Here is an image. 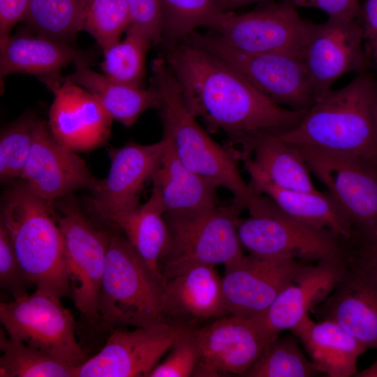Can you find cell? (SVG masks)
Instances as JSON below:
<instances>
[{
	"instance_id": "cell-29",
	"label": "cell",
	"mask_w": 377,
	"mask_h": 377,
	"mask_svg": "<svg viewBox=\"0 0 377 377\" xmlns=\"http://www.w3.org/2000/svg\"><path fill=\"white\" fill-rule=\"evenodd\" d=\"M164 213L158 195L151 190L145 203L117 217L112 223L124 231L142 260L161 276L159 265L169 242Z\"/></svg>"
},
{
	"instance_id": "cell-25",
	"label": "cell",
	"mask_w": 377,
	"mask_h": 377,
	"mask_svg": "<svg viewBox=\"0 0 377 377\" xmlns=\"http://www.w3.org/2000/svg\"><path fill=\"white\" fill-rule=\"evenodd\" d=\"M290 330L302 342L317 371L329 377L354 376L358 357L367 350L335 322H315L309 314Z\"/></svg>"
},
{
	"instance_id": "cell-37",
	"label": "cell",
	"mask_w": 377,
	"mask_h": 377,
	"mask_svg": "<svg viewBox=\"0 0 377 377\" xmlns=\"http://www.w3.org/2000/svg\"><path fill=\"white\" fill-rule=\"evenodd\" d=\"M170 350L166 358L156 365L149 377L193 376L198 350L192 332L182 330Z\"/></svg>"
},
{
	"instance_id": "cell-27",
	"label": "cell",
	"mask_w": 377,
	"mask_h": 377,
	"mask_svg": "<svg viewBox=\"0 0 377 377\" xmlns=\"http://www.w3.org/2000/svg\"><path fill=\"white\" fill-rule=\"evenodd\" d=\"M91 59L76 60L68 80L91 94L113 120L133 125L145 110L159 109L161 94L151 81L148 88L135 87L111 79L90 68Z\"/></svg>"
},
{
	"instance_id": "cell-31",
	"label": "cell",
	"mask_w": 377,
	"mask_h": 377,
	"mask_svg": "<svg viewBox=\"0 0 377 377\" xmlns=\"http://www.w3.org/2000/svg\"><path fill=\"white\" fill-rule=\"evenodd\" d=\"M164 20L161 42L167 47L200 27L212 29L224 13L218 0H158Z\"/></svg>"
},
{
	"instance_id": "cell-21",
	"label": "cell",
	"mask_w": 377,
	"mask_h": 377,
	"mask_svg": "<svg viewBox=\"0 0 377 377\" xmlns=\"http://www.w3.org/2000/svg\"><path fill=\"white\" fill-rule=\"evenodd\" d=\"M343 258L346 266L340 280L313 312L320 320L337 323L367 349H377V276Z\"/></svg>"
},
{
	"instance_id": "cell-46",
	"label": "cell",
	"mask_w": 377,
	"mask_h": 377,
	"mask_svg": "<svg viewBox=\"0 0 377 377\" xmlns=\"http://www.w3.org/2000/svg\"><path fill=\"white\" fill-rule=\"evenodd\" d=\"M376 119H377V107H376Z\"/></svg>"
},
{
	"instance_id": "cell-33",
	"label": "cell",
	"mask_w": 377,
	"mask_h": 377,
	"mask_svg": "<svg viewBox=\"0 0 377 377\" xmlns=\"http://www.w3.org/2000/svg\"><path fill=\"white\" fill-rule=\"evenodd\" d=\"M84 0H30L23 20L37 34L68 43L80 29Z\"/></svg>"
},
{
	"instance_id": "cell-45",
	"label": "cell",
	"mask_w": 377,
	"mask_h": 377,
	"mask_svg": "<svg viewBox=\"0 0 377 377\" xmlns=\"http://www.w3.org/2000/svg\"><path fill=\"white\" fill-rule=\"evenodd\" d=\"M355 377H377V359L367 369L357 371L354 375Z\"/></svg>"
},
{
	"instance_id": "cell-3",
	"label": "cell",
	"mask_w": 377,
	"mask_h": 377,
	"mask_svg": "<svg viewBox=\"0 0 377 377\" xmlns=\"http://www.w3.org/2000/svg\"><path fill=\"white\" fill-rule=\"evenodd\" d=\"M52 205L23 182L4 195L0 222L29 283L61 298L71 292L63 236Z\"/></svg>"
},
{
	"instance_id": "cell-8",
	"label": "cell",
	"mask_w": 377,
	"mask_h": 377,
	"mask_svg": "<svg viewBox=\"0 0 377 377\" xmlns=\"http://www.w3.org/2000/svg\"><path fill=\"white\" fill-rule=\"evenodd\" d=\"M184 40L223 60L278 105L295 110H307L316 102L302 54L244 53L230 47L212 31H195Z\"/></svg>"
},
{
	"instance_id": "cell-17",
	"label": "cell",
	"mask_w": 377,
	"mask_h": 377,
	"mask_svg": "<svg viewBox=\"0 0 377 377\" xmlns=\"http://www.w3.org/2000/svg\"><path fill=\"white\" fill-rule=\"evenodd\" d=\"M21 179L36 195L52 202L75 190L95 191L102 183L75 151L54 138L43 120H39Z\"/></svg>"
},
{
	"instance_id": "cell-26",
	"label": "cell",
	"mask_w": 377,
	"mask_h": 377,
	"mask_svg": "<svg viewBox=\"0 0 377 377\" xmlns=\"http://www.w3.org/2000/svg\"><path fill=\"white\" fill-rule=\"evenodd\" d=\"M151 180V190L158 194L165 213L201 212L219 204L216 191L220 186L186 168L169 140Z\"/></svg>"
},
{
	"instance_id": "cell-18",
	"label": "cell",
	"mask_w": 377,
	"mask_h": 377,
	"mask_svg": "<svg viewBox=\"0 0 377 377\" xmlns=\"http://www.w3.org/2000/svg\"><path fill=\"white\" fill-rule=\"evenodd\" d=\"M168 140L142 145L133 141L110 152L111 165L108 177L93 191L91 207L103 219L113 223L119 216L140 205L145 182L156 171Z\"/></svg>"
},
{
	"instance_id": "cell-6",
	"label": "cell",
	"mask_w": 377,
	"mask_h": 377,
	"mask_svg": "<svg viewBox=\"0 0 377 377\" xmlns=\"http://www.w3.org/2000/svg\"><path fill=\"white\" fill-rule=\"evenodd\" d=\"M245 209L233 198L201 212L165 213L169 242L159 265L164 278L198 265H225L243 256L237 225Z\"/></svg>"
},
{
	"instance_id": "cell-40",
	"label": "cell",
	"mask_w": 377,
	"mask_h": 377,
	"mask_svg": "<svg viewBox=\"0 0 377 377\" xmlns=\"http://www.w3.org/2000/svg\"><path fill=\"white\" fill-rule=\"evenodd\" d=\"M343 256L377 276V231L367 236L344 239Z\"/></svg>"
},
{
	"instance_id": "cell-16",
	"label": "cell",
	"mask_w": 377,
	"mask_h": 377,
	"mask_svg": "<svg viewBox=\"0 0 377 377\" xmlns=\"http://www.w3.org/2000/svg\"><path fill=\"white\" fill-rule=\"evenodd\" d=\"M192 333L198 350L193 376H242L269 342L253 318L229 315Z\"/></svg>"
},
{
	"instance_id": "cell-4",
	"label": "cell",
	"mask_w": 377,
	"mask_h": 377,
	"mask_svg": "<svg viewBox=\"0 0 377 377\" xmlns=\"http://www.w3.org/2000/svg\"><path fill=\"white\" fill-rule=\"evenodd\" d=\"M151 70V81L161 97L163 136L170 140L178 158L191 170L230 191L246 208L253 191L240 173L237 150L217 143L199 125L186 106L179 84L165 59H154Z\"/></svg>"
},
{
	"instance_id": "cell-1",
	"label": "cell",
	"mask_w": 377,
	"mask_h": 377,
	"mask_svg": "<svg viewBox=\"0 0 377 377\" xmlns=\"http://www.w3.org/2000/svg\"><path fill=\"white\" fill-rule=\"evenodd\" d=\"M165 59L188 110L202 119L209 133L223 132L227 145L234 149L290 131L308 110L276 104L223 60L185 40L168 47Z\"/></svg>"
},
{
	"instance_id": "cell-5",
	"label": "cell",
	"mask_w": 377,
	"mask_h": 377,
	"mask_svg": "<svg viewBox=\"0 0 377 377\" xmlns=\"http://www.w3.org/2000/svg\"><path fill=\"white\" fill-rule=\"evenodd\" d=\"M166 282L126 237L111 234L98 300L99 322L112 329L165 323L161 304Z\"/></svg>"
},
{
	"instance_id": "cell-22",
	"label": "cell",
	"mask_w": 377,
	"mask_h": 377,
	"mask_svg": "<svg viewBox=\"0 0 377 377\" xmlns=\"http://www.w3.org/2000/svg\"><path fill=\"white\" fill-rule=\"evenodd\" d=\"M161 313L165 323L190 332L228 316L221 278L214 266L198 265L168 279Z\"/></svg>"
},
{
	"instance_id": "cell-23",
	"label": "cell",
	"mask_w": 377,
	"mask_h": 377,
	"mask_svg": "<svg viewBox=\"0 0 377 377\" xmlns=\"http://www.w3.org/2000/svg\"><path fill=\"white\" fill-rule=\"evenodd\" d=\"M90 59L68 43L42 35L18 34L0 40V75L13 73L36 76L48 87L58 82L61 71L71 62Z\"/></svg>"
},
{
	"instance_id": "cell-15",
	"label": "cell",
	"mask_w": 377,
	"mask_h": 377,
	"mask_svg": "<svg viewBox=\"0 0 377 377\" xmlns=\"http://www.w3.org/2000/svg\"><path fill=\"white\" fill-rule=\"evenodd\" d=\"M304 263L249 253L225 265L221 281L228 315L251 318L264 312Z\"/></svg>"
},
{
	"instance_id": "cell-35",
	"label": "cell",
	"mask_w": 377,
	"mask_h": 377,
	"mask_svg": "<svg viewBox=\"0 0 377 377\" xmlns=\"http://www.w3.org/2000/svg\"><path fill=\"white\" fill-rule=\"evenodd\" d=\"M131 24L125 0H84L80 29L89 34L103 51L119 41Z\"/></svg>"
},
{
	"instance_id": "cell-44",
	"label": "cell",
	"mask_w": 377,
	"mask_h": 377,
	"mask_svg": "<svg viewBox=\"0 0 377 377\" xmlns=\"http://www.w3.org/2000/svg\"><path fill=\"white\" fill-rule=\"evenodd\" d=\"M221 10L224 12L233 11V10L251 4L256 2H265L271 0H218Z\"/></svg>"
},
{
	"instance_id": "cell-43",
	"label": "cell",
	"mask_w": 377,
	"mask_h": 377,
	"mask_svg": "<svg viewBox=\"0 0 377 377\" xmlns=\"http://www.w3.org/2000/svg\"><path fill=\"white\" fill-rule=\"evenodd\" d=\"M30 0H0V40L10 36L13 27L23 20Z\"/></svg>"
},
{
	"instance_id": "cell-12",
	"label": "cell",
	"mask_w": 377,
	"mask_h": 377,
	"mask_svg": "<svg viewBox=\"0 0 377 377\" xmlns=\"http://www.w3.org/2000/svg\"><path fill=\"white\" fill-rule=\"evenodd\" d=\"M58 216L71 297L85 319L99 323L98 300L111 233L96 227L73 201Z\"/></svg>"
},
{
	"instance_id": "cell-9",
	"label": "cell",
	"mask_w": 377,
	"mask_h": 377,
	"mask_svg": "<svg viewBox=\"0 0 377 377\" xmlns=\"http://www.w3.org/2000/svg\"><path fill=\"white\" fill-rule=\"evenodd\" d=\"M59 297L36 289L0 304V321L11 339L77 367L88 358L77 342L74 317Z\"/></svg>"
},
{
	"instance_id": "cell-20",
	"label": "cell",
	"mask_w": 377,
	"mask_h": 377,
	"mask_svg": "<svg viewBox=\"0 0 377 377\" xmlns=\"http://www.w3.org/2000/svg\"><path fill=\"white\" fill-rule=\"evenodd\" d=\"M48 89L54 98L47 124L59 142L75 152L106 142L113 119L91 94L66 77Z\"/></svg>"
},
{
	"instance_id": "cell-7",
	"label": "cell",
	"mask_w": 377,
	"mask_h": 377,
	"mask_svg": "<svg viewBox=\"0 0 377 377\" xmlns=\"http://www.w3.org/2000/svg\"><path fill=\"white\" fill-rule=\"evenodd\" d=\"M246 209L249 216L239 218L237 230L242 246L250 254L304 263L343 254L344 239L288 214L264 194L253 192Z\"/></svg>"
},
{
	"instance_id": "cell-13",
	"label": "cell",
	"mask_w": 377,
	"mask_h": 377,
	"mask_svg": "<svg viewBox=\"0 0 377 377\" xmlns=\"http://www.w3.org/2000/svg\"><path fill=\"white\" fill-rule=\"evenodd\" d=\"M302 57L316 102L339 77L350 72L368 71L370 66L358 20L329 17L321 24L310 21Z\"/></svg>"
},
{
	"instance_id": "cell-2",
	"label": "cell",
	"mask_w": 377,
	"mask_h": 377,
	"mask_svg": "<svg viewBox=\"0 0 377 377\" xmlns=\"http://www.w3.org/2000/svg\"><path fill=\"white\" fill-rule=\"evenodd\" d=\"M377 80L368 71L330 90L290 131L279 135L307 146L363 159L377 167Z\"/></svg>"
},
{
	"instance_id": "cell-38",
	"label": "cell",
	"mask_w": 377,
	"mask_h": 377,
	"mask_svg": "<svg viewBox=\"0 0 377 377\" xmlns=\"http://www.w3.org/2000/svg\"><path fill=\"white\" fill-rule=\"evenodd\" d=\"M29 284L15 252L5 226L0 222V285L14 299L26 294Z\"/></svg>"
},
{
	"instance_id": "cell-30",
	"label": "cell",
	"mask_w": 377,
	"mask_h": 377,
	"mask_svg": "<svg viewBox=\"0 0 377 377\" xmlns=\"http://www.w3.org/2000/svg\"><path fill=\"white\" fill-rule=\"evenodd\" d=\"M1 377H73L76 367L0 331Z\"/></svg>"
},
{
	"instance_id": "cell-41",
	"label": "cell",
	"mask_w": 377,
	"mask_h": 377,
	"mask_svg": "<svg viewBox=\"0 0 377 377\" xmlns=\"http://www.w3.org/2000/svg\"><path fill=\"white\" fill-rule=\"evenodd\" d=\"M360 21L370 66L377 72V0H363Z\"/></svg>"
},
{
	"instance_id": "cell-32",
	"label": "cell",
	"mask_w": 377,
	"mask_h": 377,
	"mask_svg": "<svg viewBox=\"0 0 377 377\" xmlns=\"http://www.w3.org/2000/svg\"><path fill=\"white\" fill-rule=\"evenodd\" d=\"M149 37L131 24L126 37L103 52V73L117 82L142 87L145 75L146 54L152 45Z\"/></svg>"
},
{
	"instance_id": "cell-34",
	"label": "cell",
	"mask_w": 377,
	"mask_h": 377,
	"mask_svg": "<svg viewBox=\"0 0 377 377\" xmlns=\"http://www.w3.org/2000/svg\"><path fill=\"white\" fill-rule=\"evenodd\" d=\"M320 374L293 337H275L243 374L246 377H311Z\"/></svg>"
},
{
	"instance_id": "cell-14",
	"label": "cell",
	"mask_w": 377,
	"mask_h": 377,
	"mask_svg": "<svg viewBox=\"0 0 377 377\" xmlns=\"http://www.w3.org/2000/svg\"><path fill=\"white\" fill-rule=\"evenodd\" d=\"M182 331L166 323L114 330L101 351L75 369L73 377H149Z\"/></svg>"
},
{
	"instance_id": "cell-36",
	"label": "cell",
	"mask_w": 377,
	"mask_h": 377,
	"mask_svg": "<svg viewBox=\"0 0 377 377\" xmlns=\"http://www.w3.org/2000/svg\"><path fill=\"white\" fill-rule=\"evenodd\" d=\"M38 119L22 116L4 128L0 136V179L1 182L21 178L34 142Z\"/></svg>"
},
{
	"instance_id": "cell-42",
	"label": "cell",
	"mask_w": 377,
	"mask_h": 377,
	"mask_svg": "<svg viewBox=\"0 0 377 377\" xmlns=\"http://www.w3.org/2000/svg\"><path fill=\"white\" fill-rule=\"evenodd\" d=\"M297 7L316 8L323 10L329 17L360 20V0H291Z\"/></svg>"
},
{
	"instance_id": "cell-11",
	"label": "cell",
	"mask_w": 377,
	"mask_h": 377,
	"mask_svg": "<svg viewBox=\"0 0 377 377\" xmlns=\"http://www.w3.org/2000/svg\"><path fill=\"white\" fill-rule=\"evenodd\" d=\"M353 228V236L377 231V167L360 158L295 145Z\"/></svg>"
},
{
	"instance_id": "cell-10",
	"label": "cell",
	"mask_w": 377,
	"mask_h": 377,
	"mask_svg": "<svg viewBox=\"0 0 377 377\" xmlns=\"http://www.w3.org/2000/svg\"><path fill=\"white\" fill-rule=\"evenodd\" d=\"M295 7L291 0H271L247 13L224 12L211 30L244 53L302 54L310 21L302 20Z\"/></svg>"
},
{
	"instance_id": "cell-39",
	"label": "cell",
	"mask_w": 377,
	"mask_h": 377,
	"mask_svg": "<svg viewBox=\"0 0 377 377\" xmlns=\"http://www.w3.org/2000/svg\"><path fill=\"white\" fill-rule=\"evenodd\" d=\"M131 24L142 31L154 45L161 43L164 20L158 0H125Z\"/></svg>"
},
{
	"instance_id": "cell-28",
	"label": "cell",
	"mask_w": 377,
	"mask_h": 377,
	"mask_svg": "<svg viewBox=\"0 0 377 377\" xmlns=\"http://www.w3.org/2000/svg\"><path fill=\"white\" fill-rule=\"evenodd\" d=\"M241 161L251 163L274 185L286 189L317 191L310 170L297 147L279 135L253 140L237 150Z\"/></svg>"
},
{
	"instance_id": "cell-19",
	"label": "cell",
	"mask_w": 377,
	"mask_h": 377,
	"mask_svg": "<svg viewBox=\"0 0 377 377\" xmlns=\"http://www.w3.org/2000/svg\"><path fill=\"white\" fill-rule=\"evenodd\" d=\"M343 254L316 263H306L270 306L251 318L269 341L291 330L318 304L324 301L340 280L344 269Z\"/></svg>"
},
{
	"instance_id": "cell-24",
	"label": "cell",
	"mask_w": 377,
	"mask_h": 377,
	"mask_svg": "<svg viewBox=\"0 0 377 377\" xmlns=\"http://www.w3.org/2000/svg\"><path fill=\"white\" fill-rule=\"evenodd\" d=\"M250 176L253 192L268 196L288 214L317 227L326 228L343 239L353 236L351 223L333 197L327 191H302L280 188L251 163L242 161Z\"/></svg>"
}]
</instances>
